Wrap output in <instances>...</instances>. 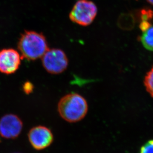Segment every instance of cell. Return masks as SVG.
<instances>
[{
    "mask_svg": "<svg viewBox=\"0 0 153 153\" xmlns=\"http://www.w3.org/2000/svg\"><path fill=\"white\" fill-rule=\"evenodd\" d=\"M17 47L22 58L29 61L42 58L49 49L45 36L34 31H25L22 34Z\"/></svg>",
    "mask_w": 153,
    "mask_h": 153,
    "instance_id": "cell-1",
    "label": "cell"
},
{
    "mask_svg": "<svg viewBox=\"0 0 153 153\" xmlns=\"http://www.w3.org/2000/svg\"><path fill=\"white\" fill-rule=\"evenodd\" d=\"M58 110L59 115L65 121L76 123L86 115L88 105L84 97L72 93L61 98L58 103Z\"/></svg>",
    "mask_w": 153,
    "mask_h": 153,
    "instance_id": "cell-2",
    "label": "cell"
},
{
    "mask_svg": "<svg viewBox=\"0 0 153 153\" xmlns=\"http://www.w3.org/2000/svg\"><path fill=\"white\" fill-rule=\"evenodd\" d=\"M97 6L89 0H78L69 13L72 22L81 26H88L92 23L97 16Z\"/></svg>",
    "mask_w": 153,
    "mask_h": 153,
    "instance_id": "cell-3",
    "label": "cell"
},
{
    "mask_svg": "<svg viewBox=\"0 0 153 153\" xmlns=\"http://www.w3.org/2000/svg\"><path fill=\"white\" fill-rule=\"evenodd\" d=\"M41 58L44 68L52 74H61L68 67V58L65 53L59 49H49Z\"/></svg>",
    "mask_w": 153,
    "mask_h": 153,
    "instance_id": "cell-4",
    "label": "cell"
},
{
    "mask_svg": "<svg viewBox=\"0 0 153 153\" xmlns=\"http://www.w3.org/2000/svg\"><path fill=\"white\" fill-rule=\"evenodd\" d=\"M22 56L16 50L7 48L0 51V72L6 74H14L21 64Z\"/></svg>",
    "mask_w": 153,
    "mask_h": 153,
    "instance_id": "cell-5",
    "label": "cell"
},
{
    "mask_svg": "<svg viewBox=\"0 0 153 153\" xmlns=\"http://www.w3.org/2000/svg\"><path fill=\"white\" fill-rule=\"evenodd\" d=\"M31 146L37 150H41L51 145L53 136L50 129L44 126H37L31 129L28 134Z\"/></svg>",
    "mask_w": 153,
    "mask_h": 153,
    "instance_id": "cell-6",
    "label": "cell"
},
{
    "mask_svg": "<svg viewBox=\"0 0 153 153\" xmlns=\"http://www.w3.org/2000/svg\"><path fill=\"white\" fill-rule=\"evenodd\" d=\"M22 128V121L16 114H6L0 119V135L4 138H16Z\"/></svg>",
    "mask_w": 153,
    "mask_h": 153,
    "instance_id": "cell-7",
    "label": "cell"
},
{
    "mask_svg": "<svg viewBox=\"0 0 153 153\" xmlns=\"http://www.w3.org/2000/svg\"><path fill=\"white\" fill-rule=\"evenodd\" d=\"M142 44L145 49L149 51H153V26L143 32L140 37Z\"/></svg>",
    "mask_w": 153,
    "mask_h": 153,
    "instance_id": "cell-8",
    "label": "cell"
},
{
    "mask_svg": "<svg viewBox=\"0 0 153 153\" xmlns=\"http://www.w3.org/2000/svg\"><path fill=\"white\" fill-rule=\"evenodd\" d=\"M146 90L153 97V67L146 74L144 81Z\"/></svg>",
    "mask_w": 153,
    "mask_h": 153,
    "instance_id": "cell-9",
    "label": "cell"
},
{
    "mask_svg": "<svg viewBox=\"0 0 153 153\" xmlns=\"http://www.w3.org/2000/svg\"><path fill=\"white\" fill-rule=\"evenodd\" d=\"M140 153H153V140L145 143L140 148Z\"/></svg>",
    "mask_w": 153,
    "mask_h": 153,
    "instance_id": "cell-10",
    "label": "cell"
},
{
    "mask_svg": "<svg viewBox=\"0 0 153 153\" xmlns=\"http://www.w3.org/2000/svg\"><path fill=\"white\" fill-rule=\"evenodd\" d=\"M33 85L30 82L27 81L23 84V91L26 94H29L32 92L33 90Z\"/></svg>",
    "mask_w": 153,
    "mask_h": 153,
    "instance_id": "cell-11",
    "label": "cell"
},
{
    "mask_svg": "<svg viewBox=\"0 0 153 153\" xmlns=\"http://www.w3.org/2000/svg\"><path fill=\"white\" fill-rule=\"evenodd\" d=\"M147 1L148 3H150V4L153 5V0H147Z\"/></svg>",
    "mask_w": 153,
    "mask_h": 153,
    "instance_id": "cell-12",
    "label": "cell"
}]
</instances>
